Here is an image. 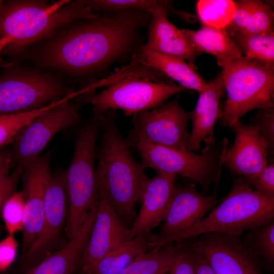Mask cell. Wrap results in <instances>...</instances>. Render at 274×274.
<instances>
[{"instance_id":"6da1fadb","label":"cell","mask_w":274,"mask_h":274,"mask_svg":"<svg viewBox=\"0 0 274 274\" xmlns=\"http://www.w3.org/2000/svg\"><path fill=\"white\" fill-rule=\"evenodd\" d=\"M151 15L124 10L97 13L93 18L70 22L48 39L33 45L17 59L75 78L95 76L141 45V31Z\"/></svg>"},{"instance_id":"7a4b0ae2","label":"cell","mask_w":274,"mask_h":274,"mask_svg":"<svg viewBox=\"0 0 274 274\" xmlns=\"http://www.w3.org/2000/svg\"><path fill=\"white\" fill-rule=\"evenodd\" d=\"M116 116L115 110L104 114L95 168L96 184L122 222L130 228L136 217V203L149 178L132 153L129 143L122 136Z\"/></svg>"},{"instance_id":"3957f363","label":"cell","mask_w":274,"mask_h":274,"mask_svg":"<svg viewBox=\"0 0 274 274\" xmlns=\"http://www.w3.org/2000/svg\"><path fill=\"white\" fill-rule=\"evenodd\" d=\"M82 0H9L0 10V38L12 37L3 49L11 62L33 45L46 40L63 25L78 20L94 18Z\"/></svg>"},{"instance_id":"277c9868","label":"cell","mask_w":274,"mask_h":274,"mask_svg":"<svg viewBox=\"0 0 274 274\" xmlns=\"http://www.w3.org/2000/svg\"><path fill=\"white\" fill-rule=\"evenodd\" d=\"M273 218L274 196L256 191L239 177L220 203L197 225L177 235L173 243L210 232L239 236L245 230L273 221Z\"/></svg>"},{"instance_id":"5b68a950","label":"cell","mask_w":274,"mask_h":274,"mask_svg":"<svg viewBox=\"0 0 274 274\" xmlns=\"http://www.w3.org/2000/svg\"><path fill=\"white\" fill-rule=\"evenodd\" d=\"M102 125V117L92 114L82 126L75 137L73 158L64 171L67 208L65 232L69 239L78 233L97 199L94 156Z\"/></svg>"},{"instance_id":"8992f818","label":"cell","mask_w":274,"mask_h":274,"mask_svg":"<svg viewBox=\"0 0 274 274\" xmlns=\"http://www.w3.org/2000/svg\"><path fill=\"white\" fill-rule=\"evenodd\" d=\"M226 98L220 118L232 127L254 109L274 107V70L242 56L221 67Z\"/></svg>"},{"instance_id":"52a82bcc","label":"cell","mask_w":274,"mask_h":274,"mask_svg":"<svg viewBox=\"0 0 274 274\" xmlns=\"http://www.w3.org/2000/svg\"><path fill=\"white\" fill-rule=\"evenodd\" d=\"M0 72V115L40 109L76 91L55 75L38 68L6 63Z\"/></svg>"},{"instance_id":"ba28073f","label":"cell","mask_w":274,"mask_h":274,"mask_svg":"<svg viewBox=\"0 0 274 274\" xmlns=\"http://www.w3.org/2000/svg\"><path fill=\"white\" fill-rule=\"evenodd\" d=\"M201 154L187 149L159 146L141 142H128L141 157L144 169L150 168L189 179L203 187L219 180L222 164V149L213 136L205 140Z\"/></svg>"},{"instance_id":"9c48e42d","label":"cell","mask_w":274,"mask_h":274,"mask_svg":"<svg viewBox=\"0 0 274 274\" xmlns=\"http://www.w3.org/2000/svg\"><path fill=\"white\" fill-rule=\"evenodd\" d=\"M186 90L173 83L130 77L113 83L99 93L91 92L75 99L83 104H91L94 112L120 109L129 116L155 108Z\"/></svg>"},{"instance_id":"30bf717a","label":"cell","mask_w":274,"mask_h":274,"mask_svg":"<svg viewBox=\"0 0 274 274\" xmlns=\"http://www.w3.org/2000/svg\"><path fill=\"white\" fill-rule=\"evenodd\" d=\"M75 97L71 95L61 99L19 131L12 142V157L17 164L40 156L57 133L78 123L79 109L84 104L77 100L72 101Z\"/></svg>"},{"instance_id":"8fae6325","label":"cell","mask_w":274,"mask_h":274,"mask_svg":"<svg viewBox=\"0 0 274 274\" xmlns=\"http://www.w3.org/2000/svg\"><path fill=\"white\" fill-rule=\"evenodd\" d=\"M188 114L176 98L153 109L132 115L133 128L126 139L180 149H187L190 133Z\"/></svg>"},{"instance_id":"7c38bea8","label":"cell","mask_w":274,"mask_h":274,"mask_svg":"<svg viewBox=\"0 0 274 274\" xmlns=\"http://www.w3.org/2000/svg\"><path fill=\"white\" fill-rule=\"evenodd\" d=\"M187 241L216 274H262L257 256L239 236L210 232Z\"/></svg>"},{"instance_id":"4fadbf2b","label":"cell","mask_w":274,"mask_h":274,"mask_svg":"<svg viewBox=\"0 0 274 274\" xmlns=\"http://www.w3.org/2000/svg\"><path fill=\"white\" fill-rule=\"evenodd\" d=\"M216 195H203L193 184L176 187L159 232L147 238L150 249L173 243L177 235L199 223L215 206Z\"/></svg>"},{"instance_id":"5bb4252c","label":"cell","mask_w":274,"mask_h":274,"mask_svg":"<svg viewBox=\"0 0 274 274\" xmlns=\"http://www.w3.org/2000/svg\"><path fill=\"white\" fill-rule=\"evenodd\" d=\"M97 197L95 218L77 274H90L102 257L133 239L130 236L129 228L122 222L105 192L98 188Z\"/></svg>"},{"instance_id":"9a60e30c","label":"cell","mask_w":274,"mask_h":274,"mask_svg":"<svg viewBox=\"0 0 274 274\" xmlns=\"http://www.w3.org/2000/svg\"><path fill=\"white\" fill-rule=\"evenodd\" d=\"M52 151L22 165L24 215L22 245L24 254L40 233L43 221L46 192L52 174L50 163Z\"/></svg>"},{"instance_id":"2e32d148","label":"cell","mask_w":274,"mask_h":274,"mask_svg":"<svg viewBox=\"0 0 274 274\" xmlns=\"http://www.w3.org/2000/svg\"><path fill=\"white\" fill-rule=\"evenodd\" d=\"M235 131L234 143L227 147L224 141L221 153L222 164L234 175L248 180L255 176L268 163V145L252 124L241 121L232 126Z\"/></svg>"},{"instance_id":"e0dca14e","label":"cell","mask_w":274,"mask_h":274,"mask_svg":"<svg viewBox=\"0 0 274 274\" xmlns=\"http://www.w3.org/2000/svg\"><path fill=\"white\" fill-rule=\"evenodd\" d=\"M67 209L64 172H58L52 174L49 179L45 195L42 228L23 255L25 265L34 266L45 258L66 222Z\"/></svg>"},{"instance_id":"ac0fdd59","label":"cell","mask_w":274,"mask_h":274,"mask_svg":"<svg viewBox=\"0 0 274 274\" xmlns=\"http://www.w3.org/2000/svg\"><path fill=\"white\" fill-rule=\"evenodd\" d=\"M147 12L151 15V19L147 40L143 46L181 58L196 70L195 60L200 54L192 46L182 29L177 28L167 18L168 15L172 14L184 19L186 12L175 9L172 4L151 9Z\"/></svg>"},{"instance_id":"d6986e66","label":"cell","mask_w":274,"mask_h":274,"mask_svg":"<svg viewBox=\"0 0 274 274\" xmlns=\"http://www.w3.org/2000/svg\"><path fill=\"white\" fill-rule=\"evenodd\" d=\"M156 172L154 177L148 178L140 196V209L129 228L132 238L147 239L151 231L163 221L176 188V176Z\"/></svg>"},{"instance_id":"ffe728a7","label":"cell","mask_w":274,"mask_h":274,"mask_svg":"<svg viewBox=\"0 0 274 274\" xmlns=\"http://www.w3.org/2000/svg\"><path fill=\"white\" fill-rule=\"evenodd\" d=\"M224 92L221 72L198 93L194 109L188 113L192 120V130L187 145L188 150L198 151L202 141L213 136L214 126L222 114L220 101Z\"/></svg>"},{"instance_id":"44dd1931","label":"cell","mask_w":274,"mask_h":274,"mask_svg":"<svg viewBox=\"0 0 274 274\" xmlns=\"http://www.w3.org/2000/svg\"><path fill=\"white\" fill-rule=\"evenodd\" d=\"M98 199L75 236L63 247L31 267L25 274H73L78 269L95 218Z\"/></svg>"},{"instance_id":"7402d4cb","label":"cell","mask_w":274,"mask_h":274,"mask_svg":"<svg viewBox=\"0 0 274 274\" xmlns=\"http://www.w3.org/2000/svg\"><path fill=\"white\" fill-rule=\"evenodd\" d=\"M133 58L159 73L170 81H175L186 90L198 93L207 82L185 60L141 45L135 50Z\"/></svg>"},{"instance_id":"603a6c76","label":"cell","mask_w":274,"mask_h":274,"mask_svg":"<svg viewBox=\"0 0 274 274\" xmlns=\"http://www.w3.org/2000/svg\"><path fill=\"white\" fill-rule=\"evenodd\" d=\"M182 30L198 53L213 55L221 67L243 55L230 37L222 29L202 26L196 30Z\"/></svg>"},{"instance_id":"cb8c5ba5","label":"cell","mask_w":274,"mask_h":274,"mask_svg":"<svg viewBox=\"0 0 274 274\" xmlns=\"http://www.w3.org/2000/svg\"><path fill=\"white\" fill-rule=\"evenodd\" d=\"M183 244L184 241L175 242L143 252L119 274H167Z\"/></svg>"},{"instance_id":"d4e9b609","label":"cell","mask_w":274,"mask_h":274,"mask_svg":"<svg viewBox=\"0 0 274 274\" xmlns=\"http://www.w3.org/2000/svg\"><path fill=\"white\" fill-rule=\"evenodd\" d=\"M149 250L147 239L134 237L102 257L90 274H119L137 256Z\"/></svg>"},{"instance_id":"484cf974","label":"cell","mask_w":274,"mask_h":274,"mask_svg":"<svg viewBox=\"0 0 274 274\" xmlns=\"http://www.w3.org/2000/svg\"><path fill=\"white\" fill-rule=\"evenodd\" d=\"M229 37L243 56L274 70V32L251 34L236 32Z\"/></svg>"},{"instance_id":"4316f807","label":"cell","mask_w":274,"mask_h":274,"mask_svg":"<svg viewBox=\"0 0 274 274\" xmlns=\"http://www.w3.org/2000/svg\"><path fill=\"white\" fill-rule=\"evenodd\" d=\"M235 7L232 0H199L196 10L202 26L223 30L230 22Z\"/></svg>"},{"instance_id":"83f0119b","label":"cell","mask_w":274,"mask_h":274,"mask_svg":"<svg viewBox=\"0 0 274 274\" xmlns=\"http://www.w3.org/2000/svg\"><path fill=\"white\" fill-rule=\"evenodd\" d=\"M246 243L256 254L270 265L274 261V222L249 230Z\"/></svg>"},{"instance_id":"f1b7e54d","label":"cell","mask_w":274,"mask_h":274,"mask_svg":"<svg viewBox=\"0 0 274 274\" xmlns=\"http://www.w3.org/2000/svg\"><path fill=\"white\" fill-rule=\"evenodd\" d=\"M45 111L46 108H42L23 113L0 115V147L12 143L22 128Z\"/></svg>"},{"instance_id":"f546056e","label":"cell","mask_w":274,"mask_h":274,"mask_svg":"<svg viewBox=\"0 0 274 274\" xmlns=\"http://www.w3.org/2000/svg\"><path fill=\"white\" fill-rule=\"evenodd\" d=\"M24 206L22 192H15L5 202L1 215L9 234L14 235L23 229Z\"/></svg>"},{"instance_id":"4dcf8cb0","label":"cell","mask_w":274,"mask_h":274,"mask_svg":"<svg viewBox=\"0 0 274 274\" xmlns=\"http://www.w3.org/2000/svg\"><path fill=\"white\" fill-rule=\"evenodd\" d=\"M243 32L268 34L274 32V13L267 2L256 0L249 23Z\"/></svg>"},{"instance_id":"1f68e13d","label":"cell","mask_w":274,"mask_h":274,"mask_svg":"<svg viewBox=\"0 0 274 274\" xmlns=\"http://www.w3.org/2000/svg\"><path fill=\"white\" fill-rule=\"evenodd\" d=\"M256 0L235 2L234 12L229 24L222 30L228 36L236 32H243L247 27L254 9Z\"/></svg>"},{"instance_id":"d6a6232c","label":"cell","mask_w":274,"mask_h":274,"mask_svg":"<svg viewBox=\"0 0 274 274\" xmlns=\"http://www.w3.org/2000/svg\"><path fill=\"white\" fill-rule=\"evenodd\" d=\"M252 124L268 145L274 147V107L258 109L252 119Z\"/></svg>"},{"instance_id":"836d02e7","label":"cell","mask_w":274,"mask_h":274,"mask_svg":"<svg viewBox=\"0 0 274 274\" xmlns=\"http://www.w3.org/2000/svg\"><path fill=\"white\" fill-rule=\"evenodd\" d=\"M168 274H196L194 251L187 240Z\"/></svg>"},{"instance_id":"e575fe53","label":"cell","mask_w":274,"mask_h":274,"mask_svg":"<svg viewBox=\"0 0 274 274\" xmlns=\"http://www.w3.org/2000/svg\"><path fill=\"white\" fill-rule=\"evenodd\" d=\"M256 191L268 196H274V164H268L252 178L246 180Z\"/></svg>"},{"instance_id":"d590c367","label":"cell","mask_w":274,"mask_h":274,"mask_svg":"<svg viewBox=\"0 0 274 274\" xmlns=\"http://www.w3.org/2000/svg\"><path fill=\"white\" fill-rule=\"evenodd\" d=\"M18 244L14 235L9 234L0 241V272L7 269L14 261Z\"/></svg>"},{"instance_id":"8d00e7d4","label":"cell","mask_w":274,"mask_h":274,"mask_svg":"<svg viewBox=\"0 0 274 274\" xmlns=\"http://www.w3.org/2000/svg\"><path fill=\"white\" fill-rule=\"evenodd\" d=\"M22 165L17 164L14 170L0 184V216L6 201L15 193L19 180L22 176Z\"/></svg>"},{"instance_id":"74e56055","label":"cell","mask_w":274,"mask_h":274,"mask_svg":"<svg viewBox=\"0 0 274 274\" xmlns=\"http://www.w3.org/2000/svg\"><path fill=\"white\" fill-rule=\"evenodd\" d=\"M194 251L196 274H216L204 257L194 250Z\"/></svg>"},{"instance_id":"f35d334b","label":"cell","mask_w":274,"mask_h":274,"mask_svg":"<svg viewBox=\"0 0 274 274\" xmlns=\"http://www.w3.org/2000/svg\"><path fill=\"white\" fill-rule=\"evenodd\" d=\"M9 165L8 160L0 163V184L9 175Z\"/></svg>"},{"instance_id":"ab89813d","label":"cell","mask_w":274,"mask_h":274,"mask_svg":"<svg viewBox=\"0 0 274 274\" xmlns=\"http://www.w3.org/2000/svg\"><path fill=\"white\" fill-rule=\"evenodd\" d=\"M12 41L13 38L10 36L0 38V55H1L2 52L4 48ZM2 59V58H1L0 57V60Z\"/></svg>"},{"instance_id":"60d3db41","label":"cell","mask_w":274,"mask_h":274,"mask_svg":"<svg viewBox=\"0 0 274 274\" xmlns=\"http://www.w3.org/2000/svg\"><path fill=\"white\" fill-rule=\"evenodd\" d=\"M5 63L6 62L3 59L0 60V68H2L5 65Z\"/></svg>"},{"instance_id":"b9f144b4","label":"cell","mask_w":274,"mask_h":274,"mask_svg":"<svg viewBox=\"0 0 274 274\" xmlns=\"http://www.w3.org/2000/svg\"><path fill=\"white\" fill-rule=\"evenodd\" d=\"M5 3L4 1L0 0V10L4 5Z\"/></svg>"},{"instance_id":"7bdbcfd3","label":"cell","mask_w":274,"mask_h":274,"mask_svg":"<svg viewBox=\"0 0 274 274\" xmlns=\"http://www.w3.org/2000/svg\"><path fill=\"white\" fill-rule=\"evenodd\" d=\"M0 274H5V273H3L2 272H0Z\"/></svg>"}]
</instances>
